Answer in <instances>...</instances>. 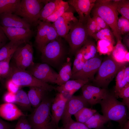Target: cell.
<instances>
[{
    "mask_svg": "<svg viewBox=\"0 0 129 129\" xmlns=\"http://www.w3.org/2000/svg\"><path fill=\"white\" fill-rule=\"evenodd\" d=\"M109 56L102 63L97 74L93 81L97 86L105 89L119 70L127 63H118L114 60L111 55Z\"/></svg>",
    "mask_w": 129,
    "mask_h": 129,
    "instance_id": "cell-5",
    "label": "cell"
},
{
    "mask_svg": "<svg viewBox=\"0 0 129 129\" xmlns=\"http://www.w3.org/2000/svg\"><path fill=\"white\" fill-rule=\"evenodd\" d=\"M0 24L3 27L30 29L31 26L24 19L14 14H0Z\"/></svg>",
    "mask_w": 129,
    "mask_h": 129,
    "instance_id": "cell-17",
    "label": "cell"
},
{
    "mask_svg": "<svg viewBox=\"0 0 129 129\" xmlns=\"http://www.w3.org/2000/svg\"><path fill=\"white\" fill-rule=\"evenodd\" d=\"M97 112L96 110L84 107L74 115L76 121L84 124Z\"/></svg>",
    "mask_w": 129,
    "mask_h": 129,
    "instance_id": "cell-32",
    "label": "cell"
},
{
    "mask_svg": "<svg viewBox=\"0 0 129 129\" xmlns=\"http://www.w3.org/2000/svg\"><path fill=\"white\" fill-rule=\"evenodd\" d=\"M27 69L35 78L47 83H55L58 76V73L45 63H34Z\"/></svg>",
    "mask_w": 129,
    "mask_h": 129,
    "instance_id": "cell-11",
    "label": "cell"
},
{
    "mask_svg": "<svg viewBox=\"0 0 129 129\" xmlns=\"http://www.w3.org/2000/svg\"><path fill=\"white\" fill-rule=\"evenodd\" d=\"M71 64V58L67 57L61 66L55 84L60 86L70 79L72 75Z\"/></svg>",
    "mask_w": 129,
    "mask_h": 129,
    "instance_id": "cell-21",
    "label": "cell"
},
{
    "mask_svg": "<svg viewBox=\"0 0 129 129\" xmlns=\"http://www.w3.org/2000/svg\"><path fill=\"white\" fill-rule=\"evenodd\" d=\"M3 100L5 103H15L16 100V94L8 91L4 96Z\"/></svg>",
    "mask_w": 129,
    "mask_h": 129,
    "instance_id": "cell-44",
    "label": "cell"
},
{
    "mask_svg": "<svg viewBox=\"0 0 129 129\" xmlns=\"http://www.w3.org/2000/svg\"><path fill=\"white\" fill-rule=\"evenodd\" d=\"M109 120L103 115L97 112L84 124L90 129H99Z\"/></svg>",
    "mask_w": 129,
    "mask_h": 129,
    "instance_id": "cell-26",
    "label": "cell"
},
{
    "mask_svg": "<svg viewBox=\"0 0 129 129\" xmlns=\"http://www.w3.org/2000/svg\"><path fill=\"white\" fill-rule=\"evenodd\" d=\"M33 55V49L31 43H27L23 47L19 46L12 57L14 61V66L19 69L26 70L34 63Z\"/></svg>",
    "mask_w": 129,
    "mask_h": 129,
    "instance_id": "cell-10",
    "label": "cell"
},
{
    "mask_svg": "<svg viewBox=\"0 0 129 129\" xmlns=\"http://www.w3.org/2000/svg\"><path fill=\"white\" fill-rule=\"evenodd\" d=\"M67 1L61 0L55 12L50 16L48 17L44 21L51 23H53L65 12L67 11L69 5Z\"/></svg>",
    "mask_w": 129,
    "mask_h": 129,
    "instance_id": "cell-29",
    "label": "cell"
},
{
    "mask_svg": "<svg viewBox=\"0 0 129 129\" xmlns=\"http://www.w3.org/2000/svg\"><path fill=\"white\" fill-rule=\"evenodd\" d=\"M61 0H49L41 9L39 20L44 21L53 14L59 5Z\"/></svg>",
    "mask_w": 129,
    "mask_h": 129,
    "instance_id": "cell-25",
    "label": "cell"
},
{
    "mask_svg": "<svg viewBox=\"0 0 129 129\" xmlns=\"http://www.w3.org/2000/svg\"><path fill=\"white\" fill-rule=\"evenodd\" d=\"M97 41V49L100 54L110 55L113 48V45L107 40H100Z\"/></svg>",
    "mask_w": 129,
    "mask_h": 129,
    "instance_id": "cell-33",
    "label": "cell"
},
{
    "mask_svg": "<svg viewBox=\"0 0 129 129\" xmlns=\"http://www.w3.org/2000/svg\"><path fill=\"white\" fill-rule=\"evenodd\" d=\"M90 92L99 102L103 99L109 92L105 89L86 84L82 86Z\"/></svg>",
    "mask_w": 129,
    "mask_h": 129,
    "instance_id": "cell-31",
    "label": "cell"
},
{
    "mask_svg": "<svg viewBox=\"0 0 129 129\" xmlns=\"http://www.w3.org/2000/svg\"><path fill=\"white\" fill-rule=\"evenodd\" d=\"M91 13L92 15L99 16L109 26L116 41L122 40L118 29V13L116 0H96Z\"/></svg>",
    "mask_w": 129,
    "mask_h": 129,
    "instance_id": "cell-2",
    "label": "cell"
},
{
    "mask_svg": "<svg viewBox=\"0 0 129 129\" xmlns=\"http://www.w3.org/2000/svg\"><path fill=\"white\" fill-rule=\"evenodd\" d=\"M57 129H62L61 128H60L59 127L57 128Z\"/></svg>",
    "mask_w": 129,
    "mask_h": 129,
    "instance_id": "cell-52",
    "label": "cell"
},
{
    "mask_svg": "<svg viewBox=\"0 0 129 129\" xmlns=\"http://www.w3.org/2000/svg\"><path fill=\"white\" fill-rule=\"evenodd\" d=\"M116 2L118 12L122 16L129 20V0H116Z\"/></svg>",
    "mask_w": 129,
    "mask_h": 129,
    "instance_id": "cell-34",
    "label": "cell"
},
{
    "mask_svg": "<svg viewBox=\"0 0 129 129\" xmlns=\"http://www.w3.org/2000/svg\"><path fill=\"white\" fill-rule=\"evenodd\" d=\"M6 86L8 91L14 94H16L18 91L20 87L15 84L10 79L8 80Z\"/></svg>",
    "mask_w": 129,
    "mask_h": 129,
    "instance_id": "cell-42",
    "label": "cell"
},
{
    "mask_svg": "<svg viewBox=\"0 0 129 129\" xmlns=\"http://www.w3.org/2000/svg\"><path fill=\"white\" fill-rule=\"evenodd\" d=\"M83 59L80 63L72 69V75L81 70L83 68L85 62Z\"/></svg>",
    "mask_w": 129,
    "mask_h": 129,
    "instance_id": "cell-46",
    "label": "cell"
},
{
    "mask_svg": "<svg viewBox=\"0 0 129 129\" xmlns=\"http://www.w3.org/2000/svg\"><path fill=\"white\" fill-rule=\"evenodd\" d=\"M91 37L96 41L105 40L110 42L113 45L115 43V37L110 29H102L92 35Z\"/></svg>",
    "mask_w": 129,
    "mask_h": 129,
    "instance_id": "cell-30",
    "label": "cell"
},
{
    "mask_svg": "<svg viewBox=\"0 0 129 129\" xmlns=\"http://www.w3.org/2000/svg\"><path fill=\"white\" fill-rule=\"evenodd\" d=\"M61 93L58 92L54 98L52 102L51 111L56 124H58L63 113L65 105L68 99Z\"/></svg>",
    "mask_w": 129,
    "mask_h": 129,
    "instance_id": "cell-18",
    "label": "cell"
},
{
    "mask_svg": "<svg viewBox=\"0 0 129 129\" xmlns=\"http://www.w3.org/2000/svg\"><path fill=\"white\" fill-rule=\"evenodd\" d=\"M89 105L82 95H73L68 98L61 119L63 124L71 118L72 115H74L81 109L87 107Z\"/></svg>",
    "mask_w": 129,
    "mask_h": 129,
    "instance_id": "cell-13",
    "label": "cell"
},
{
    "mask_svg": "<svg viewBox=\"0 0 129 129\" xmlns=\"http://www.w3.org/2000/svg\"><path fill=\"white\" fill-rule=\"evenodd\" d=\"M48 92L38 87H30L27 95L32 105L36 108L40 103Z\"/></svg>",
    "mask_w": 129,
    "mask_h": 129,
    "instance_id": "cell-22",
    "label": "cell"
},
{
    "mask_svg": "<svg viewBox=\"0 0 129 129\" xmlns=\"http://www.w3.org/2000/svg\"><path fill=\"white\" fill-rule=\"evenodd\" d=\"M128 52L122 43V40H118L117 41L116 45L114 47L111 55L116 61L122 63H127L125 61V57Z\"/></svg>",
    "mask_w": 129,
    "mask_h": 129,
    "instance_id": "cell-24",
    "label": "cell"
},
{
    "mask_svg": "<svg viewBox=\"0 0 129 129\" xmlns=\"http://www.w3.org/2000/svg\"><path fill=\"white\" fill-rule=\"evenodd\" d=\"M21 0H0V14L4 13L14 14Z\"/></svg>",
    "mask_w": 129,
    "mask_h": 129,
    "instance_id": "cell-27",
    "label": "cell"
},
{
    "mask_svg": "<svg viewBox=\"0 0 129 129\" xmlns=\"http://www.w3.org/2000/svg\"><path fill=\"white\" fill-rule=\"evenodd\" d=\"M54 98L47 94L35 108L27 119L32 129H57L51 111Z\"/></svg>",
    "mask_w": 129,
    "mask_h": 129,
    "instance_id": "cell-1",
    "label": "cell"
},
{
    "mask_svg": "<svg viewBox=\"0 0 129 129\" xmlns=\"http://www.w3.org/2000/svg\"><path fill=\"white\" fill-rule=\"evenodd\" d=\"M7 78L20 86L38 87L48 92L56 90L54 87L37 79L27 70L19 69L15 66H10Z\"/></svg>",
    "mask_w": 129,
    "mask_h": 129,
    "instance_id": "cell-6",
    "label": "cell"
},
{
    "mask_svg": "<svg viewBox=\"0 0 129 129\" xmlns=\"http://www.w3.org/2000/svg\"><path fill=\"white\" fill-rule=\"evenodd\" d=\"M24 43L19 41H10L0 49V61L13 56L17 48Z\"/></svg>",
    "mask_w": 129,
    "mask_h": 129,
    "instance_id": "cell-23",
    "label": "cell"
},
{
    "mask_svg": "<svg viewBox=\"0 0 129 129\" xmlns=\"http://www.w3.org/2000/svg\"><path fill=\"white\" fill-rule=\"evenodd\" d=\"M14 129H32L26 115L22 116L18 119Z\"/></svg>",
    "mask_w": 129,
    "mask_h": 129,
    "instance_id": "cell-41",
    "label": "cell"
},
{
    "mask_svg": "<svg viewBox=\"0 0 129 129\" xmlns=\"http://www.w3.org/2000/svg\"><path fill=\"white\" fill-rule=\"evenodd\" d=\"M8 39L0 24V49L7 43Z\"/></svg>",
    "mask_w": 129,
    "mask_h": 129,
    "instance_id": "cell-45",
    "label": "cell"
},
{
    "mask_svg": "<svg viewBox=\"0 0 129 129\" xmlns=\"http://www.w3.org/2000/svg\"><path fill=\"white\" fill-rule=\"evenodd\" d=\"M99 104L103 115L109 121L117 122L121 128L127 121V108L123 102L117 99L114 93L109 92Z\"/></svg>",
    "mask_w": 129,
    "mask_h": 129,
    "instance_id": "cell-3",
    "label": "cell"
},
{
    "mask_svg": "<svg viewBox=\"0 0 129 129\" xmlns=\"http://www.w3.org/2000/svg\"><path fill=\"white\" fill-rule=\"evenodd\" d=\"M117 98L123 99L122 102L129 109V84L122 89L118 93L114 94Z\"/></svg>",
    "mask_w": 129,
    "mask_h": 129,
    "instance_id": "cell-37",
    "label": "cell"
},
{
    "mask_svg": "<svg viewBox=\"0 0 129 129\" xmlns=\"http://www.w3.org/2000/svg\"><path fill=\"white\" fill-rule=\"evenodd\" d=\"M11 127L10 124L0 118V129H11Z\"/></svg>",
    "mask_w": 129,
    "mask_h": 129,
    "instance_id": "cell-47",
    "label": "cell"
},
{
    "mask_svg": "<svg viewBox=\"0 0 129 129\" xmlns=\"http://www.w3.org/2000/svg\"><path fill=\"white\" fill-rule=\"evenodd\" d=\"M89 82L80 79L70 80L62 85L55 88V89L58 92L61 93L65 97L68 99Z\"/></svg>",
    "mask_w": 129,
    "mask_h": 129,
    "instance_id": "cell-19",
    "label": "cell"
},
{
    "mask_svg": "<svg viewBox=\"0 0 129 129\" xmlns=\"http://www.w3.org/2000/svg\"><path fill=\"white\" fill-rule=\"evenodd\" d=\"M78 20L72 12L67 11L52 24L58 36L64 38L69 33L72 23Z\"/></svg>",
    "mask_w": 129,
    "mask_h": 129,
    "instance_id": "cell-15",
    "label": "cell"
},
{
    "mask_svg": "<svg viewBox=\"0 0 129 129\" xmlns=\"http://www.w3.org/2000/svg\"><path fill=\"white\" fill-rule=\"evenodd\" d=\"M123 78L127 82L129 83V67L126 66L125 68Z\"/></svg>",
    "mask_w": 129,
    "mask_h": 129,
    "instance_id": "cell-49",
    "label": "cell"
},
{
    "mask_svg": "<svg viewBox=\"0 0 129 129\" xmlns=\"http://www.w3.org/2000/svg\"><path fill=\"white\" fill-rule=\"evenodd\" d=\"M121 128V129H129V121L127 120Z\"/></svg>",
    "mask_w": 129,
    "mask_h": 129,
    "instance_id": "cell-50",
    "label": "cell"
},
{
    "mask_svg": "<svg viewBox=\"0 0 129 129\" xmlns=\"http://www.w3.org/2000/svg\"><path fill=\"white\" fill-rule=\"evenodd\" d=\"M86 24L89 35L91 37L92 35L102 29L91 17L87 20Z\"/></svg>",
    "mask_w": 129,
    "mask_h": 129,
    "instance_id": "cell-39",
    "label": "cell"
},
{
    "mask_svg": "<svg viewBox=\"0 0 129 129\" xmlns=\"http://www.w3.org/2000/svg\"><path fill=\"white\" fill-rule=\"evenodd\" d=\"M62 129H90L84 124L74 121L71 118L63 124Z\"/></svg>",
    "mask_w": 129,
    "mask_h": 129,
    "instance_id": "cell-36",
    "label": "cell"
},
{
    "mask_svg": "<svg viewBox=\"0 0 129 129\" xmlns=\"http://www.w3.org/2000/svg\"><path fill=\"white\" fill-rule=\"evenodd\" d=\"M13 56L0 61V75L3 77H7L10 71V62Z\"/></svg>",
    "mask_w": 129,
    "mask_h": 129,
    "instance_id": "cell-38",
    "label": "cell"
},
{
    "mask_svg": "<svg viewBox=\"0 0 129 129\" xmlns=\"http://www.w3.org/2000/svg\"><path fill=\"white\" fill-rule=\"evenodd\" d=\"M35 42L40 51L48 44L59 37L52 24L39 20Z\"/></svg>",
    "mask_w": 129,
    "mask_h": 129,
    "instance_id": "cell-9",
    "label": "cell"
},
{
    "mask_svg": "<svg viewBox=\"0 0 129 129\" xmlns=\"http://www.w3.org/2000/svg\"><path fill=\"white\" fill-rule=\"evenodd\" d=\"M2 28L10 41H22L25 44L29 42L34 34L33 31L30 29L2 26Z\"/></svg>",
    "mask_w": 129,
    "mask_h": 129,
    "instance_id": "cell-16",
    "label": "cell"
},
{
    "mask_svg": "<svg viewBox=\"0 0 129 129\" xmlns=\"http://www.w3.org/2000/svg\"><path fill=\"white\" fill-rule=\"evenodd\" d=\"M43 4L42 0H21L14 14L22 17L31 26H37Z\"/></svg>",
    "mask_w": 129,
    "mask_h": 129,
    "instance_id": "cell-8",
    "label": "cell"
},
{
    "mask_svg": "<svg viewBox=\"0 0 129 129\" xmlns=\"http://www.w3.org/2000/svg\"><path fill=\"white\" fill-rule=\"evenodd\" d=\"M117 26L119 33L121 37L122 35L129 33V20L121 16L118 18Z\"/></svg>",
    "mask_w": 129,
    "mask_h": 129,
    "instance_id": "cell-35",
    "label": "cell"
},
{
    "mask_svg": "<svg viewBox=\"0 0 129 129\" xmlns=\"http://www.w3.org/2000/svg\"><path fill=\"white\" fill-rule=\"evenodd\" d=\"M102 63L101 59L96 56L86 60L82 69L73 75L70 79H80L89 82L93 81Z\"/></svg>",
    "mask_w": 129,
    "mask_h": 129,
    "instance_id": "cell-12",
    "label": "cell"
},
{
    "mask_svg": "<svg viewBox=\"0 0 129 129\" xmlns=\"http://www.w3.org/2000/svg\"><path fill=\"white\" fill-rule=\"evenodd\" d=\"M61 38L59 36L52 40L40 51L43 63L57 68L61 66L65 61L67 51Z\"/></svg>",
    "mask_w": 129,
    "mask_h": 129,
    "instance_id": "cell-4",
    "label": "cell"
},
{
    "mask_svg": "<svg viewBox=\"0 0 129 129\" xmlns=\"http://www.w3.org/2000/svg\"><path fill=\"white\" fill-rule=\"evenodd\" d=\"M90 37L86 23L80 22L78 20L72 23L69 33L64 38L69 44V53L73 54L76 53Z\"/></svg>",
    "mask_w": 129,
    "mask_h": 129,
    "instance_id": "cell-7",
    "label": "cell"
},
{
    "mask_svg": "<svg viewBox=\"0 0 129 129\" xmlns=\"http://www.w3.org/2000/svg\"><path fill=\"white\" fill-rule=\"evenodd\" d=\"M96 0H69V5L74 9L78 15L79 21L86 23L90 17V14Z\"/></svg>",
    "mask_w": 129,
    "mask_h": 129,
    "instance_id": "cell-14",
    "label": "cell"
},
{
    "mask_svg": "<svg viewBox=\"0 0 129 129\" xmlns=\"http://www.w3.org/2000/svg\"><path fill=\"white\" fill-rule=\"evenodd\" d=\"M81 88L82 92V95L89 105L92 106L99 104L98 100L90 92L83 86Z\"/></svg>",
    "mask_w": 129,
    "mask_h": 129,
    "instance_id": "cell-40",
    "label": "cell"
},
{
    "mask_svg": "<svg viewBox=\"0 0 129 129\" xmlns=\"http://www.w3.org/2000/svg\"><path fill=\"white\" fill-rule=\"evenodd\" d=\"M80 62L79 60L75 58L73 64L72 68H74L76 65L78 64Z\"/></svg>",
    "mask_w": 129,
    "mask_h": 129,
    "instance_id": "cell-51",
    "label": "cell"
},
{
    "mask_svg": "<svg viewBox=\"0 0 129 129\" xmlns=\"http://www.w3.org/2000/svg\"><path fill=\"white\" fill-rule=\"evenodd\" d=\"M129 33L123 36V38H122L123 40V44L129 48Z\"/></svg>",
    "mask_w": 129,
    "mask_h": 129,
    "instance_id": "cell-48",
    "label": "cell"
},
{
    "mask_svg": "<svg viewBox=\"0 0 129 129\" xmlns=\"http://www.w3.org/2000/svg\"><path fill=\"white\" fill-rule=\"evenodd\" d=\"M92 16L91 18L96 21L102 29L106 28L110 29L109 26L100 17L95 15H92Z\"/></svg>",
    "mask_w": 129,
    "mask_h": 129,
    "instance_id": "cell-43",
    "label": "cell"
},
{
    "mask_svg": "<svg viewBox=\"0 0 129 129\" xmlns=\"http://www.w3.org/2000/svg\"><path fill=\"white\" fill-rule=\"evenodd\" d=\"M25 115L13 103H5L0 105V117L4 119L13 121Z\"/></svg>",
    "mask_w": 129,
    "mask_h": 129,
    "instance_id": "cell-20",
    "label": "cell"
},
{
    "mask_svg": "<svg viewBox=\"0 0 129 129\" xmlns=\"http://www.w3.org/2000/svg\"><path fill=\"white\" fill-rule=\"evenodd\" d=\"M16 95L15 103L24 110H29L31 109L32 105L27 94L24 91L19 90L16 94Z\"/></svg>",
    "mask_w": 129,
    "mask_h": 129,
    "instance_id": "cell-28",
    "label": "cell"
}]
</instances>
